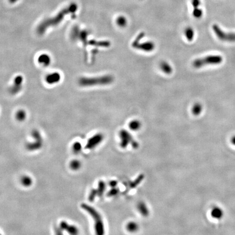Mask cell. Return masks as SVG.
I'll use <instances>...</instances> for the list:
<instances>
[{"mask_svg": "<svg viewBox=\"0 0 235 235\" xmlns=\"http://www.w3.org/2000/svg\"><path fill=\"white\" fill-rule=\"evenodd\" d=\"M113 81V77L112 75H107L92 78L83 77L80 79L79 82L82 86H93L108 85Z\"/></svg>", "mask_w": 235, "mask_h": 235, "instance_id": "1", "label": "cell"}, {"mask_svg": "<svg viewBox=\"0 0 235 235\" xmlns=\"http://www.w3.org/2000/svg\"><path fill=\"white\" fill-rule=\"evenodd\" d=\"M85 208L89 214H90L94 220L95 221V231L97 235H103L105 232V229H104V225L103 221L101 217L99 214L93 208L91 207L85 205L84 206Z\"/></svg>", "mask_w": 235, "mask_h": 235, "instance_id": "2", "label": "cell"}, {"mask_svg": "<svg viewBox=\"0 0 235 235\" xmlns=\"http://www.w3.org/2000/svg\"><path fill=\"white\" fill-rule=\"evenodd\" d=\"M119 135L121 139L120 144V146L123 149H125L132 142L133 140L132 137L129 132L125 130H121L119 133Z\"/></svg>", "mask_w": 235, "mask_h": 235, "instance_id": "3", "label": "cell"}, {"mask_svg": "<svg viewBox=\"0 0 235 235\" xmlns=\"http://www.w3.org/2000/svg\"><path fill=\"white\" fill-rule=\"evenodd\" d=\"M103 139V136L102 134L99 133L95 135L89 139L87 148H88V149H93L94 147L98 145Z\"/></svg>", "mask_w": 235, "mask_h": 235, "instance_id": "4", "label": "cell"}, {"mask_svg": "<svg viewBox=\"0 0 235 235\" xmlns=\"http://www.w3.org/2000/svg\"><path fill=\"white\" fill-rule=\"evenodd\" d=\"M155 45L154 43L149 41L143 43H139L135 47V49L142 50L145 52H151L155 49Z\"/></svg>", "mask_w": 235, "mask_h": 235, "instance_id": "5", "label": "cell"}, {"mask_svg": "<svg viewBox=\"0 0 235 235\" xmlns=\"http://www.w3.org/2000/svg\"><path fill=\"white\" fill-rule=\"evenodd\" d=\"M211 216L213 218L219 220L223 217L224 212L220 207L217 206L214 207L211 211Z\"/></svg>", "mask_w": 235, "mask_h": 235, "instance_id": "6", "label": "cell"}, {"mask_svg": "<svg viewBox=\"0 0 235 235\" xmlns=\"http://www.w3.org/2000/svg\"><path fill=\"white\" fill-rule=\"evenodd\" d=\"M160 70L167 75L171 74L173 72V68L171 67V64H169L167 62L163 61V62H160Z\"/></svg>", "mask_w": 235, "mask_h": 235, "instance_id": "7", "label": "cell"}, {"mask_svg": "<svg viewBox=\"0 0 235 235\" xmlns=\"http://www.w3.org/2000/svg\"><path fill=\"white\" fill-rule=\"evenodd\" d=\"M137 208L139 213L142 215L143 216L147 217L149 214V211L146 206V204L144 202H140L137 205Z\"/></svg>", "mask_w": 235, "mask_h": 235, "instance_id": "8", "label": "cell"}, {"mask_svg": "<svg viewBox=\"0 0 235 235\" xmlns=\"http://www.w3.org/2000/svg\"><path fill=\"white\" fill-rule=\"evenodd\" d=\"M60 78H61L60 75L58 73L51 74L50 75L47 76V81L49 83L54 84L58 82L60 80Z\"/></svg>", "mask_w": 235, "mask_h": 235, "instance_id": "9", "label": "cell"}, {"mask_svg": "<svg viewBox=\"0 0 235 235\" xmlns=\"http://www.w3.org/2000/svg\"><path fill=\"white\" fill-rule=\"evenodd\" d=\"M141 126H142V124L138 120H133L132 121H130L128 124V127L130 129L133 131L139 130Z\"/></svg>", "mask_w": 235, "mask_h": 235, "instance_id": "10", "label": "cell"}, {"mask_svg": "<svg viewBox=\"0 0 235 235\" xmlns=\"http://www.w3.org/2000/svg\"><path fill=\"white\" fill-rule=\"evenodd\" d=\"M144 178V175L143 174H140L139 175L135 180L131 182L130 183V187L131 188H135L137 186L139 185L140 182L142 181Z\"/></svg>", "mask_w": 235, "mask_h": 235, "instance_id": "11", "label": "cell"}, {"mask_svg": "<svg viewBox=\"0 0 235 235\" xmlns=\"http://www.w3.org/2000/svg\"><path fill=\"white\" fill-rule=\"evenodd\" d=\"M139 228L138 225L134 221L129 222L126 226V229L128 231L130 232H135L138 230Z\"/></svg>", "mask_w": 235, "mask_h": 235, "instance_id": "12", "label": "cell"}, {"mask_svg": "<svg viewBox=\"0 0 235 235\" xmlns=\"http://www.w3.org/2000/svg\"><path fill=\"white\" fill-rule=\"evenodd\" d=\"M116 23L120 27H125L127 25L128 21L126 18L124 16H119L116 19Z\"/></svg>", "mask_w": 235, "mask_h": 235, "instance_id": "13", "label": "cell"}, {"mask_svg": "<svg viewBox=\"0 0 235 235\" xmlns=\"http://www.w3.org/2000/svg\"><path fill=\"white\" fill-rule=\"evenodd\" d=\"M185 34L187 40L188 41H192L194 37V31L192 29L189 27L186 29L185 31Z\"/></svg>", "mask_w": 235, "mask_h": 235, "instance_id": "14", "label": "cell"}, {"mask_svg": "<svg viewBox=\"0 0 235 235\" xmlns=\"http://www.w3.org/2000/svg\"><path fill=\"white\" fill-rule=\"evenodd\" d=\"M39 62L40 63L43 64L44 65H49L50 62V57L46 54H43L39 57Z\"/></svg>", "mask_w": 235, "mask_h": 235, "instance_id": "15", "label": "cell"}, {"mask_svg": "<svg viewBox=\"0 0 235 235\" xmlns=\"http://www.w3.org/2000/svg\"><path fill=\"white\" fill-rule=\"evenodd\" d=\"M106 189V184L104 182L101 181L99 183V186H98V189H97V194L98 195L101 196L103 195V193L105 191Z\"/></svg>", "mask_w": 235, "mask_h": 235, "instance_id": "16", "label": "cell"}, {"mask_svg": "<svg viewBox=\"0 0 235 235\" xmlns=\"http://www.w3.org/2000/svg\"><path fill=\"white\" fill-rule=\"evenodd\" d=\"M202 110V107L200 105L199 103H196L194 105V106L193 107L192 113L193 114L195 115H198L200 114Z\"/></svg>", "mask_w": 235, "mask_h": 235, "instance_id": "17", "label": "cell"}, {"mask_svg": "<svg viewBox=\"0 0 235 235\" xmlns=\"http://www.w3.org/2000/svg\"><path fill=\"white\" fill-rule=\"evenodd\" d=\"M119 193V189L116 187H114L111 189L110 191L107 193V196L109 197L115 196H117Z\"/></svg>", "mask_w": 235, "mask_h": 235, "instance_id": "18", "label": "cell"}, {"mask_svg": "<svg viewBox=\"0 0 235 235\" xmlns=\"http://www.w3.org/2000/svg\"><path fill=\"white\" fill-rule=\"evenodd\" d=\"M193 14L195 18H200L203 14V12L200 9L196 8L194 9V11H193Z\"/></svg>", "mask_w": 235, "mask_h": 235, "instance_id": "19", "label": "cell"}, {"mask_svg": "<svg viewBox=\"0 0 235 235\" xmlns=\"http://www.w3.org/2000/svg\"><path fill=\"white\" fill-rule=\"evenodd\" d=\"M144 34L143 33H140V34H139V36L136 38V39L134 40V42L132 43V47L135 48V47L139 44L140 40H141V39H142L144 37Z\"/></svg>", "mask_w": 235, "mask_h": 235, "instance_id": "20", "label": "cell"}, {"mask_svg": "<svg viewBox=\"0 0 235 235\" xmlns=\"http://www.w3.org/2000/svg\"><path fill=\"white\" fill-rule=\"evenodd\" d=\"M118 182L116 180H112L109 182V185L112 188H114V187H116L118 185Z\"/></svg>", "mask_w": 235, "mask_h": 235, "instance_id": "21", "label": "cell"}, {"mask_svg": "<svg viewBox=\"0 0 235 235\" xmlns=\"http://www.w3.org/2000/svg\"><path fill=\"white\" fill-rule=\"evenodd\" d=\"M200 4V0H192V5L194 8H198Z\"/></svg>", "mask_w": 235, "mask_h": 235, "instance_id": "22", "label": "cell"}, {"mask_svg": "<svg viewBox=\"0 0 235 235\" xmlns=\"http://www.w3.org/2000/svg\"><path fill=\"white\" fill-rule=\"evenodd\" d=\"M96 194H97V191L96 190L93 191V192L91 193L90 196V201H93V200L94 199V198L95 197Z\"/></svg>", "mask_w": 235, "mask_h": 235, "instance_id": "23", "label": "cell"}, {"mask_svg": "<svg viewBox=\"0 0 235 235\" xmlns=\"http://www.w3.org/2000/svg\"><path fill=\"white\" fill-rule=\"evenodd\" d=\"M131 145H132V147L134 148V149H137V148H138V146H139V144H138V143L135 140H132V142L131 143Z\"/></svg>", "mask_w": 235, "mask_h": 235, "instance_id": "24", "label": "cell"}, {"mask_svg": "<svg viewBox=\"0 0 235 235\" xmlns=\"http://www.w3.org/2000/svg\"><path fill=\"white\" fill-rule=\"evenodd\" d=\"M231 142L232 144L234 145H235V135L233 136V137H232L231 139Z\"/></svg>", "mask_w": 235, "mask_h": 235, "instance_id": "25", "label": "cell"}]
</instances>
